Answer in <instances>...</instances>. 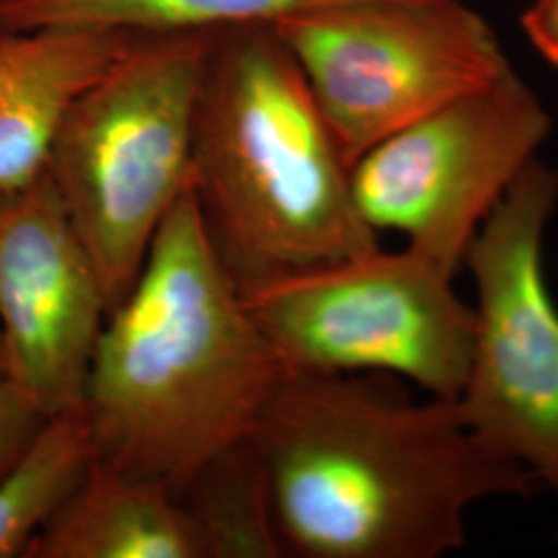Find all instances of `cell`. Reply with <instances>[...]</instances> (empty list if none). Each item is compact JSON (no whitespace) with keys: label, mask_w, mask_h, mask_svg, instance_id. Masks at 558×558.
Here are the masks:
<instances>
[{"label":"cell","mask_w":558,"mask_h":558,"mask_svg":"<svg viewBox=\"0 0 558 558\" xmlns=\"http://www.w3.org/2000/svg\"><path fill=\"white\" fill-rule=\"evenodd\" d=\"M211 34L141 36L64 120L48 177L100 274L110 311L131 290L191 182Z\"/></svg>","instance_id":"4"},{"label":"cell","mask_w":558,"mask_h":558,"mask_svg":"<svg viewBox=\"0 0 558 558\" xmlns=\"http://www.w3.org/2000/svg\"><path fill=\"white\" fill-rule=\"evenodd\" d=\"M348 166L368 147L511 66L468 0H379L279 21Z\"/></svg>","instance_id":"6"},{"label":"cell","mask_w":558,"mask_h":558,"mask_svg":"<svg viewBox=\"0 0 558 558\" xmlns=\"http://www.w3.org/2000/svg\"><path fill=\"white\" fill-rule=\"evenodd\" d=\"M201 220L240 290L379 246L296 62L263 27L216 36L191 158Z\"/></svg>","instance_id":"3"},{"label":"cell","mask_w":558,"mask_h":558,"mask_svg":"<svg viewBox=\"0 0 558 558\" xmlns=\"http://www.w3.org/2000/svg\"><path fill=\"white\" fill-rule=\"evenodd\" d=\"M98 459L83 403L52 414L20 461L0 478V558L25 557Z\"/></svg>","instance_id":"13"},{"label":"cell","mask_w":558,"mask_h":558,"mask_svg":"<svg viewBox=\"0 0 558 558\" xmlns=\"http://www.w3.org/2000/svg\"><path fill=\"white\" fill-rule=\"evenodd\" d=\"M177 497L197 525L207 558L283 557L253 435L209 461Z\"/></svg>","instance_id":"14"},{"label":"cell","mask_w":558,"mask_h":558,"mask_svg":"<svg viewBox=\"0 0 558 558\" xmlns=\"http://www.w3.org/2000/svg\"><path fill=\"white\" fill-rule=\"evenodd\" d=\"M557 203L558 172L536 158L472 240L476 331L456 403L493 453L558 495V308L542 253Z\"/></svg>","instance_id":"7"},{"label":"cell","mask_w":558,"mask_h":558,"mask_svg":"<svg viewBox=\"0 0 558 558\" xmlns=\"http://www.w3.org/2000/svg\"><path fill=\"white\" fill-rule=\"evenodd\" d=\"M23 558H207L177 493L100 459Z\"/></svg>","instance_id":"11"},{"label":"cell","mask_w":558,"mask_h":558,"mask_svg":"<svg viewBox=\"0 0 558 558\" xmlns=\"http://www.w3.org/2000/svg\"><path fill=\"white\" fill-rule=\"evenodd\" d=\"M4 2H7V0H0V9H2V4H4Z\"/></svg>","instance_id":"18"},{"label":"cell","mask_w":558,"mask_h":558,"mask_svg":"<svg viewBox=\"0 0 558 558\" xmlns=\"http://www.w3.org/2000/svg\"><path fill=\"white\" fill-rule=\"evenodd\" d=\"M519 21L532 48L558 71V0H532Z\"/></svg>","instance_id":"16"},{"label":"cell","mask_w":558,"mask_h":558,"mask_svg":"<svg viewBox=\"0 0 558 558\" xmlns=\"http://www.w3.org/2000/svg\"><path fill=\"white\" fill-rule=\"evenodd\" d=\"M362 2L379 0H7L0 27L85 25L133 36H220Z\"/></svg>","instance_id":"12"},{"label":"cell","mask_w":558,"mask_h":558,"mask_svg":"<svg viewBox=\"0 0 558 558\" xmlns=\"http://www.w3.org/2000/svg\"><path fill=\"white\" fill-rule=\"evenodd\" d=\"M453 274L416 248L380 246L240 290L286 371L385 373L433 398L458 399L476 315Z\"/></svg>","instance_id":"5"},{"label":"cell","mask_w":558,"mask_h":558,"mask_svg":"<svg viewBox=\"0 0 558 558\" xmlns=\"http://www.w3.org/2000/svg\"><path fill=\"white\" fill-rule=\"evenodd\" d=\"M108 315L100 274L48 172L0 201L4 375L48 416L83 403Z\"/></svg>","instance_id":"9"},{"label":"cell","mask_w":558,"mask_h":558,"mask_svg":"<svg viewBox=\"0 0 558 558\" xmlns=\"http://www.w3.org/2000/svg\"><path fill=\"white\" fill-rule=\"evenodd\" d=\"M137 38L85 25L0 27V201L46 174L75 101Z\"/></svg>","instance_id":"10"},{"label":"cell","mask_w":558,"mask_h":558,"mask_svg":"<svg viewBox=\"0 0 558 558\" xmlns=\"http://www.w3.org/2000/svg\"><path fill=\"white\" fill-rule=\"evenodd\" d=\"M48 418L17 383L0 375V478L20 461Z\"/></svg>","instance_id":"15"},{"label":"cell","mask_w":558,"mask_h":558,"mask_svg":"<svg viewBox=\"0 0 558 558\" xmlns=\"http://www.w3.org/2000/svg\"><path fill=\"white\" fill-rule=\"evenodd\" d=\"M553 119L536 92L509 69L368 147L350 166L360 220L453 276L480 226L536 160Z\"/></svg>","instance_id":"8"},{"label":"cell","mask_w":558,"mask_h":558,"mask_svg":"<svg viewBox=\"0 0 558 558\" xmlns=\"http://www.w3.org/2000/svg\"><path fill=\"white\" fill-rule=\"evenodd\" d=\"M0 375H4V354H2V341H0Z\"/></svg>","instance_id":"17"},{"label":"cell","mask_w":558,"mask_h":558,"mask_svg":"<svg viewBox=\"0 0 558 558\" xmlns=\"http://www.w3.org/2000/svg\"><path fill=\"white\" fill-rule=\"evenodd\" d=\"M283 373L189 182L101 329L83 393L98 459L179 495L255 433Z\"/></svg>","instance_id":"2"},{"label":"cell","mask_w":558,"mask_h":558,"mask_svg":"<svg viewBox=\"0 0 558 558\" xmlns=\"http://www.w3.org/2000/svg\"><path fill=\"white\" fill-rule=\"evenodd\" d=\"M283 557L437 558L465 511L536 478L493 453L456 399L416 403L354 375L286 371L253 433Z\"/></svg>","instance_id":"1"}]
</instances>
